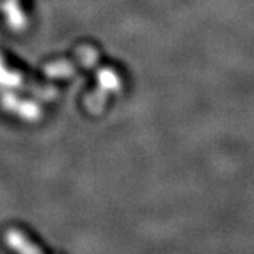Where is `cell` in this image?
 <instances>
[{
    "label": "cell",
    "instance_id": "6da1fadb",
    "mask_svg": "<svg viewBox=\"0 0 254 254\" xmlns=\"http://www.w3.org/2000/svg\"><path fill=\"white\" fill-rule=\"evenodd\" d=\"M4 242L7 243L11 252L16 254H44L41 249L36 246L27 236L18 230H9L4 235Z\"/></svg>",
    "mask_w": 254,
    "mask_h": 254
}]
</instances>
